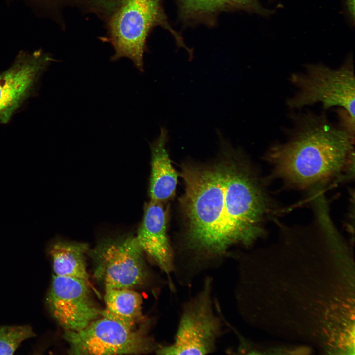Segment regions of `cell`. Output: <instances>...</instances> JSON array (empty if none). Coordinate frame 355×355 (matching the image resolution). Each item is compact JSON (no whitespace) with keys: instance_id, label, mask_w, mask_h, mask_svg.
Returning a JSON list of instances; mask_svg holds the SVG:
<instances>
[{"instance_id":"obj_1","label":"cell","mask_w":355,"mask_h":355,"mask_svg":"<svg viewBox=\"0 0 355 355\" xmlns=\"http://www.w3.org/2000/svg\"><path fill=\"white\" fill-rule=\"evenodd\" d=\"M217 135L220 149L214 161L181 166L185 229L174 272L186 284L220 265L233 246H248L264 235L277 209L244 151L219 131Z\"/></svg>"},{"instance_id":"obj_2","label":"cell","mask_w":355,"mask_h":355,"mask_svg":"<svg viewBox=\"0 0 355 355\" xmlns=\"http://www.w3.org/2000/svg\"><path fill=\"white\" fill-rule=\"evenodd\" d=\"M292 119L287 140L273 144L264 156L275 177L289 185L306 188L354 167L355 137L335 126L324 113L307 111Z\"/></svg>"},{"instance_id":"obj_3","label":"cell","mask_w":355,"mask_h":355,"mask_svg":"<svg viewBox=\"0 0 355 355\" xmlns=\"http://www.w3.org/2000/svg\"><path fill=\"white\" fill-rule=\"evenodd\" d=\"M213 278L207 276L200 290L183 303L173 342L160 346L156 354L208 355L216 351L225 324L218 299L213 300Z\"/></svg>"},{"instance_id":"obj_4","label":"cell","mask_w":355,"mask_h":355,"mask_svg":"<svg viewBox=\"0 0 355 355\" xmlns=\"http://www.w3.org/2000/svg\"><path fill=\"white\" fill-rule=\"evenodd\" d=\"M289 79L297 89L287 100L289 108L320 103L324 110L339 106L355 118V82L351 57L336 69L320 63L307 64L304 72L292 74Z\"/></svg>"},{"instance_id":"obj_5","label":"cell","mask_w":355,"mask_h":355,"mask_svg":"<svg viewBox=\"0 0 355 355\" xmlns=\"http://www.w3.org/2000/svg\"><path fill=\"white\" fill-rule=\"evenodd\" d=\"M93 276L105 289H132L144 284L149 277L143 251L136 237L108 238L89 250Z\"/></svg>"},{"instance_id":"obj_6","label":"cell","mask_w":355,"mask_h":355,"mask_svg":"<svg viewBox=\"0 0 355 355\" xmlns=\"http://www.w3.org/2000/svg\"><path fill=\"white\" fill-rule=\"evenodd\" d=\"M63 338L70 355H137L160 346L146 331L131 328L103 317L77 331H65Z\"/></svg>"},{"instance_id":"obj_7","label":"cell","mask_w":355,"mask_h":355,"mask_svg":"<svg viewBox=\"0 0 355 355\" xmlns=\"http://www.w3.org/2000/svg\"><path fill=\"white\" fill-rule=\"evenodd\" d=\"M160 0H119L109 23L115 53L111 60L127 58L144 72L143 55L150 29L161 20Z\"/></svg>"},{"instance_id":"obj_8","label":"cell","mask_w":355,"mask_h":355,"mask_svg":"<svg viewBox=\"0 0 355 355\" xmlns=\"http://www.w3.org/2000/svg\"><path fill=\"white\" fill-rule=\"evenodd\" d=\"M54 60L41 49L20 51L11 66L0 74V125L9 122L30 97Z\"/></svg>"},{"instance_id":"obj_9","label":"cell","mask_w":355,"mask_h":355,"mask_svg":"<svg viewBox=\"0 0 355 355\" xmlns=\"http://www.w3.org/2000/svg\"><path fill=\"white\" fill-rule=\"evenodd\" d=\"M46 301L52 317L65 331L80 330L101 313L88 283L74 278L53 275Z\"/></svg>"},{"instance_id":"obj_10","label":"cell","mask_w":355,"mask_h":355,"mask_svg":"<svg viewBox=\"0 0 355 355\" xmlns=\"http://www.w3.org/2000/svg\"><path fill=\"white\" fill-rule=\"evenodd\" d=\"M143 252L168 278L171 290L174 269V252L167 234L166 212L161 202L151 200L145 206L143 218L136 237Z\"/></svg>"},{"instance_id":"obj_11","label":"cell","mask_w":355,"mask_h":355,"mask_svg":"<svg viewBox=\"0 0 355 355\" xmlns=\"http://www.w3.org/2000/svg\"><path fill=\"white\" fill-rule=\"evenodd\" d=\"M169 139L168 130L161 127L159 136L149 143L151 170L150 196L151 200L161 203L174 196L178 181V174L172 164L166 148Z\"/></svg>"},{"instance_id":"obj_12","label":"cell","mask_w":355,"mask_h":355,"mask_svg":"<svg viewBox=\"0 0 355 355\" xmlns=\"http://www.w3.org/2000/svg\"><path fill=\"white\" fill-rule=\"evenodd\" d=\"M54 275L84 280L89 283L86 255L89 245L83 242L56 240L48 248Z\"/></svg>"},{"instance_id":"obj_13","label":"cell","mask_w":355,"mask_h":355,"mask_svg":"<svg viewBox=\"0 0 355 355\" xmlns=\"http://www.w3.org/2000/svg\"><path fill=\"white\" fill-rule=\"evenodd\" d=\"M105 307L101 311L103 317L134 328L143 321L142 298L132 289L108 288L104 295Z\"/></svg>"},{"instance_id":"obj_14","label":"cell","mask_w":355,"mask_h":355,"mask_svg":"<svg viewBox=\"0 0 355 355\" xmlns=\"http://www.w3.org/2000/svg\"><path fill=\"white\" fill-rule=\"evenodd\" d=\"M181 6L189 14L213 12L229 6H240L255 10L264 15L270 13L257 0H180Z\"/></svg>"},{"instance_id":"obj_15","label":"cell","mask_w":355,"mask_h":355,"mask_svg":"<svg viewBox=\"0 0 355 355\" xmlns=\"http://www.w3.org/2000/svg\"><path fill=\"white\" fill-rule=\"evenodd\" d=\"M36 335L29 325L0 326V355H12L25 340Z\"/></svg>"},{"instance_id":"obj_16","label":"cell","mask_w":355,"mask_h":355,"mask_svg":"<svg viewBox=\"0 0 355 355\" xmlns=\"http://www.w3.org/2000/svg\"><path fill=\"white\" fill-rule=\"evenodd\" d=\"M340 119L339 126L355 137V118H353L346 110L340 108L338 111Z\"/></svg>"},{"instance_id":"obj_17","label":"cell","mask_w":355,"mask_h":355,"mask_svg":"<svg viewBox=\"0 0 355 355\" xmlns=\"http://www.w3.org/2000/svg\"><path fill=\"white\" fill-rule=\"evenodd\" d=\"M355 0H344L345 8L350 20L354 23L355 21Z\"/></svg>"},{"instance_id":"obj_18","label":"cell","mask_w":355,"mask_h":355,"mask_svg":"<svg viewBox=\"0 0 355 355\" xmlns=\"http://www.w3.org/2000/svg\"><path fill=\"white\" fill-rule=\"evenodd\" d=\"M23 0L25 1L27 3H30V2H34V1L38 0Z\"/></svg>"}]
</instances>
